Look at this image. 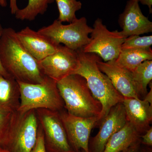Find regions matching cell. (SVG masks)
<instances>
[{
  "instance_id": "29",
  "label": "cell",
  "mask_w": 152,
  "mask_h": 152,
  "mask_svg": "<svg viewBox=\"0 0 152 152\" xmlns=\"http://www.w3.org/2000/svg\"><path fill=\"white\" fill-rule=\"evenodd\" d=\"M139 2L141 3L142 4L148 6L149 9L150 13H152V0H140Z\"/></svg>"
},
{
  "instance_id": "9",
  "label": "cell",
  "mask_w": 152,
  "mask_h": 152,
  "mask_svg": "<svg viewBox=\"0 0 152 152\" xmlns=\"http://www.w3.org/2000/svg\"><path fill=\"white\" fill-rule=\"evenodd\" d=\"M69 143L75 152H89L91 132L97 126L99 118L76 116L64 110L59 112Z\"/></svg>"
},
{
  "instance_id": "28",
  "label": "cell",
  "mask_w": 152,
  "mask_h": 152,
  "mask_svg": "<svg viewBox=\"0 0 152 152\" xmlns=\"http://www.w3.org/2000/svg\"><path fill=\"white\" fill-rule=\"evenodd\" d=\"M4 28H3L1 25L0 24V38H1V36L3 30ZM0 74L2 75L5 77H10L11 76L7 73L5 70L4 69L1 63V60H0Z\"/></svg>"
},
{
  "instance_id": "12",
  "label": "cell",
  "mask_w": 152,
  "mask_h": 152,
  "mask_svg": "<svg viewBox=\"0 0 152 152\" xmlns=\"http://www.w3.org/2000/svg\"><path fill=\"white\" fill-rule=\"evenodd\" d=\"M97 65L124 98L140 99L131 72L118 65L115 60L105 62L100 58L98 60Z\"/></svg>"
},
{
  "instance_id": "10",
  "label": "cell",
  "mask_w": 152,
  "mask_h": 152,
  "mask_svg": "<svg viewBox=\"0 0 152 152\" xmlns=\"http://www.w3.org/2000/svg\"><path fill=\"white\" fill-rule=\"evenodd\" d=\"M78 62L77 52L61 45L54 53L38 61L42 73L56 82L73 75Z\"/></svg>"
},
{
  "instance_id": "7",
  "label": "cell",
  "mask_w": 152,
  "mask_h": 152,
  "mask_svg": "<svg viewBox=\"0 0 152 152\" xmlns=\"http://www.w3.org/2000/svg\"><path fill=\"white\" fill-rule=\"evenodd\" d=\"M35 110L20 114L3 148L10 152H31L37 141L38 119Z\"/></svg>"
},
{
  "instance_id": "25",
  "label": "cell",
  "mask_w": 152,
  "mask_h": 152,
  "mask_svg": "<svg viewBox=\"0 0 152 152\" xmlns=\"http://www.w3.org/2000/svg\"><path fill=\"white\" fill-rule=\"evenodd\" d=\"M141 142L146 146H152V127H151L143 134L140 136Z\"/></svg>"
},
{
  "instance_id": "17",
  "label": "cell",
  "mask_w": 152,
  "mask_h": 152,
  "mask_svg": "<svg viewBox=\"0 0 152 152\" xmlns=\"http://www.w3.org/2000/svg\"><path fill=\"white\" fill-rule=\"evenodd\" d=\"M20 102L18 82L12 77L0 74V108L17 111Z\"/></svg>"
},
{
  "instance_id": "32",
  "label": "cell",
  "mask_w": 152,
  "mask_h": 152,
  "mask_svg": "<svg viewBox=\"0 0 152 152\" xmlns=\"http://www.w3.org/2000/svg\"><path fill=\"white\" fill-rule=\"evenodd\" d=\"M7 0H0V6L3 7H7Z\"/></svg>"
},
{
  "instance_id": "18",
  "label": "cell",
  "mask_w": 152,
  "mask_h": 152,
  "mask_svg": "<svg viewBox=\"0 0 152 152\" xmlns=\"http://www.w3.org/2000/svg\"><path fill=\"white\" fill-rule=\"evenodd\" d=\"M152 60V50L150 48L121 50L115 61L120 66L132 72L145 61Z\"/></svg>"
},
{
  "instance_id": "5",
  "label": "cell",
  "mask_w": 152,
  "mask_h": 152,
  "mask_svg": "<svg viewBox=\"0 0 152 152\" xmlns=\"http://www.w3.org/2000/svg\"><path fill=\"white\" fill-rule=\"evenodd\" d=\"M92 30L88 25L86 18L82 17L66 25L57 19L51 24L41 28L37 31L50 39L56 45L63 44L77 51L82 50L89 42V35Z\"/></svg>"
},
{
  "instance_id": "2",
  "label": "cell",
  "mask_w": 152,
  "mask_h": 152,
  "mask_svg": "<svg viewBox=\"0 0 152 152\" xmlns=\"http://www.w3.org/2000/svg\"><path fill=\"white\" fill-rule=\"evenodd\" d=\"M77 51L79 62L73 74L86 80L93 96L102 104V113L97 126H99L111 108L123 102L124 98L115 88L108 77L99 69L97 61L100 58L98 55L85 53L82 50Z\"/></svg>"
},
{
  "instance_id": "8",
  "label": "cell",
  "mask_w": 152,
  "mask_h": 152,
  "mask_svg": "<svg viewBox=\"0 0 152 152\" xmlns=\"http://www.w3.org/2000/svg\"><path fill=\"white\" fill-rule=\"evenodd\" d=\"M43 132L47 152H75L69 143L59 112L45 109L36 110Z\"/></svg>"
},
{
  "instance_id": "3",
  "label": "cell",
  "mask_w": 152,
  "mask_h": 152,
  "mask_svg": "<svg viewBox=\"0 0 152 152\" xmlns=\"http://www.w3.org/2000/svg\"><path fill=\"white\" fill-rule=\"evenodd\" d=\"M64 108L69 113L82 118H99L102 105L91 92L86 80L73 74L57 82Z\"/></svg>"
},
{
  "instance_id": "30",
  "label": "cell",
  "mask_w": 152,
  "mask_h": 152,
  "mask_svg": "<svg viewBox=\"0 0 152 152\" xmlns=\"http://www.w3.org/2000/svg\"><path fill=\"white\" fill-rule=\"evenodd\" d=\"M144 100L148 102L151 104L152 105V83L151 84V90L148 93H147L145 96L144 98Z\"/></svg>"
},
{
  "instance_id": "13",
  "label": "cell",
  "mask_w": 152,
  "mask_h": 152,
  "mask_svg": "<svg viewBox=\"0 0 152 152\" xmlns=\"http://www.w3.org/2000/svg\"><path fill=\"white\" fill-rule=\"evenodd\" d=\"M119 23L126 38L152 31V23L142 13L139 2L129 0L124 12L120 15Z\"/></svg>"
},
{
  "instance_id": "4",
  "label": "cell",
  "mask_w": 152,
  "mask_h": 152,
  "mask_svg": "<svg viewBox=\"0 0 152 152\" xmlns=\"http://www.w3.org/2000/svg\"><path fill=\"white\" fill-rule=\"evenodd\" d=\"M17 82L20 92V105L17 110L19 114L39 109L60 112L65 108L56 81L45 76L40 83Z\"/></svg>"
},
{
  "instance_id": "34",
  "label": "cell",
  "mask_w": 152,
  "mask_h": 152,
  "mask_svg": "<svg viewBox=\"0 0 152 152\" xmlns=\"http://www.w3.org/2000/svg\"><path fill=\"white\" fill-rule=\"evenodd\" d=\"M135 1H138L139 2V1H140V0H135Z\"/></svg>"
},
{
  "instance_id": "36",
  "label": "cell",
  "mask_w": 152,
  "mask_h": 152,
  "mask_svg": "<svg viewBox=\"0 0 152 152\" xmlns=\"http://www.w3.org/2000/svg\"><path fill=\"white\" fill-rule=\"evenodd\" d=\"M0 19H1V18H0Z\"/></svg>"
},
{
  "instance_id": "24",
  "label": "cell",
  "mask_w": 152,
  "mask_h": 152,
  "mask_svg": "<svg viewBox=\"0 0 152 152\" xmlns=\"http://www.w3.org/2000/svg\"><path fill=\"white\" fill-rule=\"evenodd\" d=\"M31 152H47L44 133L40 126L38 127L37 137L35 145Z\"/></svg>"
},
{
  "instance_id": "26",
  "label": "cell",
  "mask_w": 152,
  "mask_h": 152,
  "mask_svg": "<svg viewBox=\"0 0 152 152\" xmlns=\"http://www.w3.org/2000/svg\"><path fill=\"white\" fill-rule=\"evenodd\" d=\"M141 142V139L121 152H139Z\"/></svg>"
},
{
  "instance_id": "16",
  "label": "cell",
  "mask_w": 152,
  "mask_h": 152,
  "mask_svg": "<svg viewBox=\"0 0 152 152\" xmlns=\"http://www.w3.org/2000/svg\"><path fill=\"white\" fill-rule=\"evenodd\" d=\"M140 139V135L127 121L121 129L109 139L103 152H121Z\"/></svg>"
},
{
  "instance_id": "14",
  "label": "cell",
  "mask_w": 152,
  "mask_h": 152,
  "mask_svg": "<svg viewBox=\"0 0 152 152\" xmlns=\"http://www.w3.org/2000/svg\"><path fill=\"white\" fill-rule=\"evenodd\" d=\"M17 35L25 49L37 61L53 53L58 47L50 39L29 27L17 32Z\"/></svg>"
},
{
  "instance_id": "21",
  "label": "cell",
  "mask_w": 152,
  "mask_h": 152,
  "mask_svg": "<svg viewBox=\"0 0 152 152\" xmlns=\"http://www.w3.org/2000/svg\"><path fill=\"white\" fill-rule=\"evenodd\" d=\"M18 115L17 111L0 108V147L3 148L4 146Z\"/></svg>"
},
{
  "instance_id": "6",
  "label": "cell",
  "mask_w": 152,
  "mask_h": 152,
  "mask_svg": "<svg viewBox=\"0 0 152 152\" xmlns=\"http://www.w3.org/2000/svg\"><path fill=\"white\" fill-rule=\"evenodd\" d=\"M92 28L91 40L83 51L96 54L105 62L116 60L126 38L121 31H109L100 18L95 20Z\"/></svg>"
},
{
  "instance_id": "20",
  "label": "cell",
  "mask_w": 152,
  "mask_h": 152,
  "mask_svg": "<svg viewBox=\"0 0 152 152\" xmlns=\"http://www.w3.org/2000/svg\"><path fill=\"white\" fill-rule=\"evenodd\" d=\"M54 0H28L27 5L17 11L16 18L21 20H34L39 15L45 13L49 4L53 2Z\"/></svg>"
},
{
  "instance_id": "35",
  "label": "cell",
  "mask_w": 152,
  "mask_h": 152,
  "mask_svg": "<svg viewBox=\"0 0 152 152\" xmlns=\"http://www.w3.org/2000/svg\"></svg>"
},
{
  "instance_id": "33",
  "label": "cell",
  "mask_w": 152,
  "mask_h": 152,
  "mask_svg": "<svg viewBox=\"0 0 152 152\" xmlns=\"http://www.w3.org/2000/svg\"><path fill=\"white\" fill-rule=\"evenodd\" d=\"M0 152H10L7 149L0 147Z\"/></svg>"
},
{
  "instance_id": "15",
  "label": "cell",
  "mask_w": 152,
  "mask_h": 152,
  "mask_svg": "<svg viewBox=\"0 0 152 152\" xmlns=\"http://www.w3.org/2000/svg\"><path fill=\"white\" fill-rule=\"evenodd\" d=\"M123 104L124 107L127 121L140 135L150 127L152 121V105L141 99L126 98Z\"/></svg>"
},
{
  "instance_id": "27",
  "label": "cell",
  "mask_w": 152,
  "mask_h": 152,
  "mask_svg": "<svg viewBox=\"0 0 152 152\" xmlns=\"http://www.w3.org/2000/svg\"><path fill=\"white\" fill-rule=\"evenodd\" d=\"M10 8L11 14L15 15L19 10L17 5V0H10Z\"/></svg>"
},
{
  "instance_id": "19",
  "label": "cell",
  "mask_w": 152,
  "mask_h": 152,
  "mask_svg": "<svg viewBox=\"0 0 152 152\" xmlns=\"http://www.w3.org/2000/svg\"><path fill=\"white\" fill-rule=\"evenodd\" d=\"M131 72L140 99L145 98L148 93L147 87L152 80V61H145Z\"/></svg>"
},
{
  "instance_id": "1",
  "label": "cell",
  "mask_w": 152,
  "mask_h": 152,
  "mask_svg": "<svg viewBox=\"0 0 152 152\" xmlns=\"http://www.w3.org/2000/svg\"><path fill=\"white\" fill-rule=\"evenodd\" d=\"M0 60L7 73L17 81L31 84L43 81L45 76L40 70L38 61L25 49L12 28H3Z\"/></svg>"
},
{
  "instance_id": "31",
  "label": "cell",
  "mask_w": 152,
  "mask_h": 152,
  "mask_svg": "<svg viewBox=\"0 0 152 152\" xmlns=\"http://www.w3.org/2000/svg\"><path fill=\"white\" fill-rule=\"evenodd\" d=\"M139 152H152V147L145 146L140 148Z\"/></svg>"
},
{
  "instance_id": "23",
  "label": "cell",
  "mask_w": 152,
  "mask_h": 152,
  "mask_svg": "<svg viewBox=\"0 0 152 152\" xmlns=\"http://www.w3.org/2000/svg\"><path fill=\"white\" fill-rule=\"evenodd\" d=\"M152 36H131L125 39L122 45L121 50L124 49H146L151 48Z\"/></svg>"
},
{
  "instance_id": "11",
  "label": "cell",
  "mask_w": 152,
  "mask_h": 152,
  "mask_svg": "<svg viewBox=\"0 0 152 152\" xmlns=\"http://www.w3.org/2000/svg\"><path fill=\"white\" fill-rule=\"evenodd\" d=\"M127 121L123 103L113 106L101 122L97 134L90 139L89 152H103L109 139L121 129Z\"/></svg>"
},
{
  "instance_id": "22",
  "label": "cell",
  "mask_w": 152,
  "mask_h": 152,
  "mask_svg": "<svg viewBox=\"0 0 152 152\" xmlns=\"http://www.w3.org/2000/svg\"><path fill=\"white\" fill-rule=\"evenodd\" d=\"M59 11L57 20L60 22L71 23L77 19L76 13L81 9L82 4L77 0H54Z\"/></svg>"
}]
</instances>
